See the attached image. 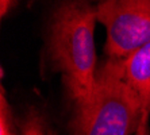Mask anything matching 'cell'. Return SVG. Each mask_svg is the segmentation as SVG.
<instances>
[{
	"instance_id": "6da1fadb",
	"label": "cell",
	"mask_w": 150,
	"mask_h": 135,
	"mask_svg": "<svg viewBox=\"0 0 150 135\" xmlns=\"http://www.w3.org/2000/svg\"><path fill=\"white\" fill-rule=\"evenodd\" d=\"M92 0H68L54 15L50 34V58L62 73L73 101L91 96L96 81L95 23Z\"/></svg>"
},
{
	"instance_id": "7a4b0ae2",
	"label": "cell",
	"mask_w": 150,
	"mask_h": 135,
	"mask_svg": "<svg viewBox=\"0 0 150 135\" xmlns=\"http://www.w3.org/2000/svg\"><path fill=\"white\" fill-rule=\"evenodd\" d=\"M74 105L72 135H133L145 110L112 58L98 69L91 96Z\"/></svg>"
},
{
	"instance_id": "3957f363",
	"label": "cell",
	"mask_w": 150,
	"mask_h": 135,
	"mask_svg": "<svg viewBox=\"0 0 150 135\" xmlns=\"http://www.w3.org/2000/svg\"><path fill=\"white\" fill-rule=\"evenodd\" d=\"M96 18L107 30L104 52L123 59L150 43V0H98Z\"/></svg>"
},
{
	"instance_id": "277c9868",
	"label": "cell",
	"mask_w": 150,
	"mask_h": 135,
	"mask_svg": "<svg viewBox=\"0 0 150 135\" xmlns=\"http://www.w3.org/2000/svg\"><path fill=\"white\" fill-rule=\"evenodd\" d=\"M115 61L123 80L138 93L143 107L150 108V43L127 58Z\"/></svg>"
},
{
	"instance_id": "5b68a950",
	"label": "cell",
	"mask_w": 150,
	"mask_h": 135,
	"mask_svg": "<svg viewBox=\"0 0 150 135\" xmlns=\"http://www.w3.org/2000/svg\"><path fill=\"white\" fill-rule=\"evenodd\" d=\"M0 135H15L11 110L3 88H1V96H0Z\"/></svg>"
},
{
	"instance_id": "8992f818",
	"label": "cell",
	"mask_w": 150,
	"mask_h": 135,
	"mask_svg": "<svg viewBox=\"0 0 150 135\" xmlns=\"http://www.w3.org/2000/svg\"><path fill=\"white\" fill-rule=\"evenodd\" d=\"M22 135H46L45 124L39 115L30 112L22 126Z\"/></svg>"
},
{
	"instance_id": "52a82bcc",
	"label": "cell",
	"mask_w": 150,
	"mask_h": 135,
	"mask_svg": "<svg viewBox=\"0 0 150 135\" xmlns=\"http://www.w3.org/2000/svg\"><path fill=\"white\" fill-rule=\"evenodd\" d=\"M149 116H150V108H145L139 124H138V128H137V131H135L134 135H150Z\"/></svg>"
},
{
	"instance_id": "ba28073f",
	"label": "cell",
	"mask_w": 150,
	"mask_h": 135,
	"mask_svg": "<svg viewBox=\"0 0 150 135\" xmlns=\"http://www.w3.org/2000/svg\"><path fill=\"white\" fill-rule=\"evenodd\" d=\"M15 1L16 0H0V14H1V16H4L11 10Z\"/></svg>"
}]
</instances>
